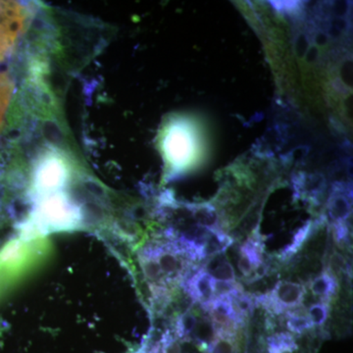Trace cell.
Returning a JSON list of instances; mask_svg holds the SVG:
<instances>
[{
	"label": "cell",
	"mask_w": 353,
	"mask_h": 353,
	"mask_svg": "<svg viewBox=\"0 0 353 353\" xmlns=\"http://www.w3.org/2000/svg\"><path fill=\"white\" fill-rule=\"evenodd\" d=\"M305 289L299 283L280 281L266 296L260 297L259 303L267 310L275 314H282L303 304Z\"/></svg>",
	"instance_id": "7a4b0ae2"
},
{
	"label": "cell",
	"mask_w": 353,
	"mask_h": 353,
	"mask_svg": "<svg viewBox=\"0 0 353 353\" xmlns=\"http://www.w3.org/2000/svg\"><path fill=\"white\" fill-rule=\"evenodd\" d=\"M316 55H317V50H316V48H312V50H309L307 54L308 61H313V60L315 59Z\"/></svg>",
	"instance_id": "d6986e66"
},
{
	"label": "cell",
	"mask_w": 353,
	"mask_h": 353,
	"mask_svg": "<svg viewBox=\"0 0 353 353\" xmlns=\"http://www.w3.org/2000/svg\"><path fill=\"white\" fill-rule=\"evenodd\" d=\"M306 46H307V41H306V39L305 38H304V36L301 34V36L299 37V41H297L296 44V50L299 55L303 54L304 51H305L306 50Z\"/></svg>",
	"instance_id": "ac0fdd59"
},
{
	"label": "cell",
	"mask_w": 353,
	"mask_h": 353,
	"mask_svg": "<svg viewBox=\"0 0 353 353\" xmlns=\"http://www.w3.org/2000/svg\"><path fill=\"white\" fill-rule=\"evenodd\" d=\"M197 318L196 314L192 311H187L185 314L181 316L178 323H176V331L180 338H189L194 333L197 324Z\"/></svg>",
	"instance_id": "9a60e30c"
},
{
	"label": "cell",
	"mask_w": 353,
	"mask_h": 353,
	"mask_svg": "<svg viewBox=\"0 0 353 353\" xmlns=\"http://www.w3.org/2000/svg\"><path fill=\"white\" fill-rule=\"evenodd\" d=\"M27 13L14 1H0V62L12 50L24 31Z\"/></svg>",
	"instance_id": "6da1fadb"
},
{
	"label": "cell",
	"mask_w": 353,
	"mask_h": 353,
	"mask_svg": "<svg viewBox=\"0 0 353 353\" xmlns=\"http://www.w3.org/2000/svg\"><path fill=\"white\" fill-rule=\"evenodd\" d=\"M194 218L196 220L199 226L210 230L217 229V214L211 206H199L194 209Z\"/></svg>",
	"instance_id": "7c38bea8"
},
{
	"label": "cell",
	"mask_w": 353,
	"mask_h": 353,
	"mask_svg": "<svg viewBox=\"0 0 353 353\" xmlns=\"http://www.w3.org/2000/svg\"><path fill=\"white\" fill-rule=\"evenodd\" d=\"M297 345L292 334L281 333L268 339L269 353H296Z\"/></svg>",
	"instance_id": "9c48e42d"
},
{
	"label": "cell",
	"mask_w": 353,
	"mask_h": 353,
	"mask_svg": "<svg viewBox=\"0 0 353 353\" xmlns=\"http://www.w3.org/2000/svg\"><path fill=\"white\" fill-rule=\"evenodd\" d=\"M338 288L336 278L334 277L333 274L328 272H324L318 275L310 284L311 292L315 296L319 297L324 303L336 296Z\"/></svg>",
	"instance_id": "8992f818"
},
{
	"label": "cell",
	"mask_w": 353,
	"mask_h": 353,
	"mask_svg": "<svg viewBox=\"0 0 353 353\" xmlns=\"http://www.w3.org/2000/svg\"><path fill=\"white\" fill-rule=\"evenodd\" d=\"M205 270L213 279L220 282H234L236 279L233 266L221 254L210 259Z\"/></svg>",
	"instance_id": "ba28073f"
},
{
	"label": "cell",
	"mask_w": 353,
	"mask_h": 353,
	"mask_svg": "<svg viewBox=\"0 0 353 353\" xmlns=\"http://www.w3.org/2000/svg\"><path fill=\"white\" fill-rule=\"evenodd\" d=\"M215 282V279L205 269H201L185 283V290L194 301L206 307L216 297Z\"/></svg>",
	"instance_id": "277c9868"
},
{
	"label": "cell",
	"mask_w": 353,
	"mask_h": 353,
	"mask_svg": "<svg viewBox=\"0 0 353 353\" xmlns=\"http://www.w3.org/2000/svg\"><path fill=\"white\" fill-rule=\"evenodd\" d=\"M343 188L334 190L329 199V214L334 221V224H345V221L350 217L352 205L350 202V194H345Z\"/></svg>",
	"instance_id": "5b68a950"
},
{
	"label": "cell",
	"mask_w": 353,
	"mask_h": 353,
	"mask_svg": "<svg viewBox=\"0 0 353 353\" xmlns=\"http://www.w3.org/2000/svg\"><path fill=\"white\" fill-rule=\"evenodd\" d=\"M311 231V223L304 225L301 227L299 231L294 234V239L292 240V243H289L284 250H283L282 255L284 259L285 257H290L292 255L296 254L301 248H303V243L307 240L309 234Z\"/></svg>",
	"instance_id": "4fadbf2b"
},
{
	"label": "cell",
	"mask_w": 353,
	"mask_h": 353,
	"mask_svg": "<svg viewBox=\"0 0 353 353\" xmlns=\"http://www.w3.org/2000/svg\"><path fill=\"white\" fill-rule=\"evenodd\" d=\"M316 41L319 44H325L327 43V36H325L324 34H318Z\"/></svg>",
	"instance_id": "ffe728a7"
},
{
	"label": "cell",
	"mask_w": 353,
	"mask_h": 353,
	"mask_svg": "<svg viewBox=\"0 0 353 353\" xmlns=\"http://www.w3.org/2000/svg\"><path fill=\"white\" fill-rule=\"evenodd\" d=\"M12 92L13 83L9 77L4 75V74H0V126H1L4 117H6Z\"/></svg>",
	"instance_id": "8fae6325"
},
{
	"label": "cell",
	"mask_w": 353,
	"mask_h": 353,
	"mask_svg": "<svg viewBox=\"0 0 353 353\" xmlns=\"http://www.w3.org/2000/svg\"><path fill=\"white\" fill-rule=\"evenodd\" d=\"M261 245L259 241H246L240 248V259L238 261L239 270L245 277H252L253 274H257L259 277L264 275L266 272L263 265Z\"/></svg>",
	"instance_id": "3957f363"
},
{
	"label": "cell",
	"mask_w": 353,
	"mask_h": 353,
	"mask_svg": "<svg viewBox=\"0 0 353 353\" xmlns=\"http://www.w3.org/2000/svg\"><path fill=\"white\" fill-rule=\"evenodd\" d=\"M206 350L208 353H240L236 332L216 331L214 340Z\"/></svg>",
	"instance_id": "52a82bcc"
},
{
	"label": "cell",
	"mask_w": 353,
	"mask_h": 353,
	"mask_svg": "<svg viewBox=\"0 0 353 353\" xmlns=\"http://www.w3.org/2000/svg\"><path fill=\"white\" fill-rule=\"evenodd\" d=\"M287 326L290 332L297 334H301L314 327L308 316L296 314L294 312L288 313Z\"/></svg>",
	"instance_id": "5bb4252c"
},
{
	"label": "cell",
	"mask_w": 353,
	"mask_h": 353,
	"mask_svg": "<svg viewBox=\"0 0 353 353\" xmlns=\"http://www.w3.org/2000/svg\"><path fill=\"white\" fill-rule=\"evenodd\" d=\"M334 12L338 16H343L347 10V4L345 2H336L334 4Z\"/></svg>",
	"instance_id": "e0dca14e"
},
{
	"label": "cell",
	"mask_w": 353,
	"mask_h": 353,
	"mask_svg": "<svg viewBox=\"0 0 353 353\" xmlns=\"http://www.w3.org/2000/svg\"><path fill=\"white\" fill-rule=\"evenodd\" d=\"M330 314L329 305L327 303H316L308 309V318L313 326H323L328 319Z\"/></svg>",
	"instance_id": "2e32d148"
},
{
	"label": "cell",
	"mask_w": 353,
	"mask_h": 353,
	"mask_svg": "<svg viewBox=\"0 0 353 353\" xmlns=\"http://www.w3.org/2000/svg\"><path fill=\"white\" fill-rule=\"evenodd\" d=\"M158 256V267L160 272L167 274V275H175L180 273L183 269V263L180 259L176 257L174 252H159Z\"/></svg>",
	"instance_id": "30bf717a"
}]
</instances>
